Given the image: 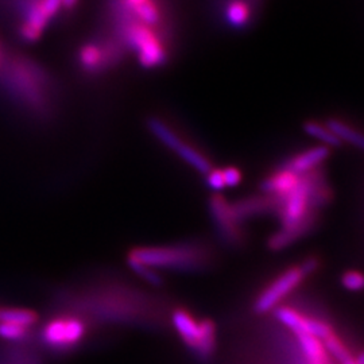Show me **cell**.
I'll use <instances>...</instances> for the list:
<instances>
[{
  "label": "cell",
  "mask_w": 364,
  "mask_h": 364,
  "mask_svg": "<svg viewBox=\"0 0 364 364\" xmlns=\"http://www.w3.org/2000/svg\"><path fill=\"white\" fill-rule=\"evenodd\" d=\"M10 90L28 107L39 109L45 105L49 77L42 68L22 57H14L6 66Z\"/></svg>",
  "instance_id": "cell-1"
},
{
  "label": "cell",
  "mask_w": 364,
  "mask_h": 364,
  "mask_svg": "<svg viewBox=\"0 0 364 364\" xmlns=\"http://www.w3.org/2000/svg\"><path fill=\"white\" fill-rule=\"evenodd\" d=\"M129 257L151 269H177L191 270L198 264L201 252L192 246L170 247H139L132 250Z\"/></svg>",
  "instance_id": "cell-2"
},
{
  "label": "cell",
  "mask_w": 364,
  "mask_h": 364,
  "mask_svg": "<svg viewBox=\"0 0 364 364\" xmlns=\"http://www.w3.org/2000/svg\"><path fill=\"white\" fill-rule=\"evenodd\" d=\"M305 277L306 274L302 272L301 266L287 269L260 293L255 301L254 311L258 314L272 312L291 291H294V289L302 284Z\"/></svg>",
  "instance_id": "cell-3"
},
{
  "label": "cell",
  "mask_w": 364,
  "mask_h": 364,
  "mask_svg": "<svg viewBox=\"0 0 364 364\" xmlns=\"http://www.w3.org/2000/svg\"><path fill=\"white\" fill-rule=\"evenodd\" d=\"M85 324L75 317H60L49 321L42 331V340L55 350H69L85 336Z\"/></svg>",
  "instance_id": "cell-4"
},
{
  "label": "cell",
  "mask_w": 364,
  "mask_h": 364,
  "mask_svg": "<svg viewBox=\"0 0 364 364\" xmlns=\"http://www.w3.org/2000/svg\"><path fill=\"white\" fill-rule=\"evenodd\" d=\"M275 317L281 324H284L287 329H290L297 336L309 335V336L324 340L326 336H329L333 332L332 326L326 324V321L304 316L302 313L290 306H278L275 309Z\"/></svg>",
  "instance_id": "cell-5"
},
{
  "label": "cell",
  "mask_w": 364,
  "mask_h": 364,
  "mask_svg": "<svg viewBox=\"0 0 364 364\" xmlns=\"http://www.w3.org/2000/svg\"><path fill=\"white\" fill-rule=\"evenodd\" d=\"M210 213L223 237L230 243H237L242 237L239 223L235 219L231 205L220 195L210 200Z\"/></svg>",
  "instance_id": "cell-6"
},
{
  "label": "cell",
  "mask_w": 364,
  "mask_h": 364,
  "mask_svg": "<svg viewBox=\"0 0 364 364\" xmlns=\"http://www.w3.org/2000/svg\"><path fill=\"white\" fill-rule=\"evenodd\" d=\"M171 323L182 341L192 351H196L201 336V321H197L195 317L185 309H177L171 314Z\"/></svg>",
  "instance_id": "cell-7"
},
{
  "label": "cell",
  "mask_w": 364,
  "mask_h": 364,
  "mask_svg": "<svg viewBox=\"0 0 364 364\" xmlns=\"http://www.w3.org/2000/svg\"><path fill=\"white\" fill-rule=\"evenodd\" d=\"M329 156V149L326 146H318L314 149H309L297 156L287 161L281 169L289 170L294 174H306L318 166Z\"/></svg>",
  "instance_id": "cell-8"
},
{
  "label": "cell",
  "mask_w": 364,
  "mask_h": 364,
  "mask_svg": "<svg viewBox=\"0 0 364 364\" xmlns=\"http://www.w3.org/2000/svg\"><path fill=\"white\" fill-rule=\"evenodd\" d=\"M235 219L240 224L248 218H252L258 213H263L272 209H277V201L274 197H251L231 205Z\"/></svg>",
  "instance_id": "cell-9"
},
{
  "label": "cell",
  "mask_w": 364,
  "mask_h": 364,
  "mask_svg": "<svg viewBox=\"0 0 364 364\" xmlns=\"http://www.w3.org/2000/svg\"><path fill=\"white\" fill-rule=\"evenodd\" d=\"M299 174H294L289 170L281 169L277 173H274L272 177H269L267 180L262 182V191L264 193H270L277 198H281L284 196H287L289 192H291L297 182H299Z\"/></svg>",
  "instance_id": "cell-10"
},
{
  "label": "cell",
  "mask_w": 364,
  "mask_h": 364,
  "mask_svg": "<svg viewBox=\"0 0 364 364\" xmlns=\"http://www.w3.org/2000/svg\"><path fill=\"white\" fill-rule=\"evenodd\" d=\"M316 223V212H312L305 220L299 223V225L291 228H282L278 234L274 235L269 240V246L273 250H282L287 247L289 245L299 240L302 235L308 234V231L312 228L313 224Z\"/></svg>",
  "instance_id": "cell-11"
},
{
  "label": "cell",
  "mask_w": 364,
  "mask_h": 364,
  "mask_svg": "<svg viewBox=\"0 0 364 364\" xmlns=\"http://www.w3.org/2000/svg\"><path fill=\"white\" fill-rule=\"evenodd\" d=\"M297 338L308 364H329L328 352L320 338L309 335H299Z\"/></svg>",
  "instance_id": "cell-12"
},
{
  "label": "cell",
  "mask_w": 364,
  "mask_h": 364,
  "mask_svg": "<svg viewBox=\"0 0 364 364\" xmlns=\"http://www.w3.org/2000/svg\"><path fill=\"white\" fill-rule=\"evenodd\" d=\"M38 321V314L23 308H0V323H9L16 326H34Z\"/></svg>",
  "instance_id": "cell-13"
},
{
  "label": "cell",
  "mask_w": 364,
  "mask_h": 364,
  "mask_svg": "<svg viewBox=\"0 0 364 364\" xmlns=\"http://www.w3.org/2000/svg\"><path fill=\"white\" fill-rule=\"evenodd\" d=\"M216 346V326L212 320H203L201 321V336L198 346L196 348V355L200 359H208L215 351Z\"/></svg>",
  "instance_id": "cell-14"
},
{
  "label": "cell",
  "mask_w": 364,
  "mask_h": 364,
  "mask_svg": "<svg viewBox=\"0 0 364 364\" xmlns=\"http://www.w3.org/2000/svg\"><path fill=\"white\" fill-rule=\"evenodd\" d=\"M326 126L333 132V135L338 138L340 142H347V144H352V146H356L358 149L363 147V136H362V134L351 129L344 122L332 119V120L326 122Z\"/></svg>",
  "instance_id": "cell-15"
},
{
  "label": "cell",
  "mask_w": 364,
  "mask_h": 364,
  "mask_svg": "<svg viewBox=\"0 0 364 364\" xmlns=\"http://www.w3.org/2000/svg\"><path fill=\"white\" fill-rule=\"evenodd\" d=\"M250 7L243 0H232L225 9V21L234 28H245L250 21Z\"/></svg>",
  "instance_id": "cell-16"
},
{
  "label": "cell",
  "mask_w": 364,
  "mask_h": 364,
  "mask_svg": "<svg viewBox=\"0 0 364 364\" xmlns=\"http://www.w3.org/2000/svg\"><path fill=\"white\" fill-rule=\"evenodd\" d=\"M326 352L331 353L335 359H338L341 364H347L353 359L351 352L346 347V344L335 335V332H332L329 336H326L324 340H321Z\"/></svg>",
  "instance_id": "cell-17"
},
{
  "label": "cell",
  "mask_w": 364,
  "mask_h": 364,
  "mask_svg": "<svg viewBox=\"0 0 364 364\" xmlns=\"http://www.w3.org/2000/svg\"><path fill=\"white\" fill-rule=\"evenodd\" d=\"M304 130H305L306 134L312 135L316 139L321 141V142L326 144V146H333V147H336V146L341 144V142L338 141V138L333 135V132L329 130L326 126H321L320 123L308 122V123H305Z\"/></svg>",
  "instance_id": "cell-18"
},
{
  "label": "cell",
  "mask_w": 364,
  "mask_h": 364,
  "mask_svg": "<svg viewBox=\"0 0 364 364\" xmlns=\"http://www.w3.org/2000/svg\"><path fill=\"white\" fill-rule=\"evenodd\" d=\"M127 262H129L131 270L134 273L138 274L141 278H144V281H147L150 285H154V287L162 285V277L156 273L154 269H151L149 266H144V263L132 259L130 257H129Z\"/></svg>",
  "instance_id": "cell-19"
},
{
  "label": "cell",
  "mask_w": 364,
  "mask_h": 364,
  "mask_svg": "<svg viewBox=\"0 0 364 364\" xmlns=\"http://www.w3.org/2000/svg\"><path fill=\"white\" fill-rule=\"evenodd\" d=\"M28 335V329L26 326L9 324V323H0V338L10 341H19L23 340Z\"/></svg>",
  "instance_id": "cell-20"
},
{
  "label": "cell",
  "mask_w": 364,
  "mask_h": 364,
  "mask_svg": "<svg viewBox=\"0 0 364 364\" xmlns=\"http://www.w3.org/2000/svg\"><path fill=\"white\" fill-rule=\"evenodd\" d=\"M341 284L347 290L360 291L364 285L363 275L359 272H355V270L347 272L341 277Z\"/></svg>",
  "instance_id": "cell-21"
},
{
  "label": "cell",
  "mask_w": 364,
  "mask_h": 364,
  "mask_svg": "<svg viewBox=\"0 0 364 364\" xmlns=\"http://www.w3.org/2000/svg\"><path fill=\"white\" fill-rule=\"evenodd\" d=\"M208 185L216 192L223 191L225 188L224 178H223V170L210 169L208 173Z\"/></svg>",
  "instance_id": "cell-22"
},
{
  "label": "cell",
  "mask_w": 364,
  "mask_h": 364,
  "mask_svg": "<svg viewBox=\"0 0 364 364\" xmlns=\"http://www.w3.org/2000/svg\"><path fill=\"white\" fill-rule=\"evenodd\" d=\"M223 178H224V185L225 186H236L239 182L242 181V174L236 168H227L223 170Z\"/></svg>",
  "instance_id": "cell-23"
},
{
  "label": "cell",
  "mask_w": 364,
  "mask_h": 364,
  "mask_svg": "<svg viewBox=\"0 0 364 364\" xmlns=\"http://www.w3.org/2000/svg\"><path fill=\"white\" fill-rule=\"evenodd\" d=\"M299 266H301L304 273L309 275V274L314 273L318 269V260L316 258H308V259L304 260Z\"/></svg>",
  "instance_id": "cell-24"
},
{
  "label": "cell",
  "mask_w": 364,
  "mask_h": 364,
  "mask_svg": "<svg viewBox=\"0 0 364 364\" xmlns=\"http://www.w3.org/2000/svg\"><path fill=\"white\" fill-rule=\"evenodd\" d=\"M77 3L78 0H63V9L64 10H72Z\"/></svg>",
  "instance_id": "cell-25"
},
{
  "label": "cell",
  "mask_w": 364,
  "mask_h": 364,
  "mask_svg": "<svg viewBox=\"0 0 364 364\" xmlns=\"http://www.w3.org/2000/svg\"><path fill=\"white\" fill-rule=\"evenodd\" d=\"M353 364H363V355H358V358H355V363Z\"/></svg>",
  "instance_id": "cell-26"
},
{
  "label": "cell",
  "mask_w": 364,
  "mask_h": 364,
  "mask_svg": "<svg viewBox=\"0 0 364 364\" xmlns=\"http://www.w3.org/2000/svg\"><path fill=\"white\" fill-rule=\"evenodd\" d=\"M1 61H3V60H1V50H0V66H1Z\"/></svg>",
  "instance_id": "cell-27"
},
{
  "label": "cell",
  "mask_w": 364,
  "mask_h": 364,
  "mask_svg": "<svg viewBox=\"0 0 364 364\" xmlns=\"http://www.w3.org/2000/svg\"><path fill=\"white\" fill-rule=\"evenodd\" d=\"M355 363V358H353V359H352L351 362H350V363H347V364H353Z\"/></svg>",
  "instance_id": "cell-28"
}]
</instances>
